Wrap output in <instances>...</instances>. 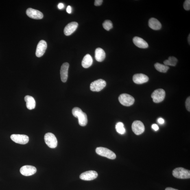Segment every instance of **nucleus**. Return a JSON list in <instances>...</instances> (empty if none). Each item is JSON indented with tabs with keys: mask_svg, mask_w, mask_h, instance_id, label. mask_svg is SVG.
Instances as JSON below:
<instances>
[{
	"mask_svg": "<svg viewBox=\"0 0 190 190\" xmlns=\"http://www.w3.org/2000/svg\"><path fill=\"white\" fill-rule=\"evenodd\" d=\"M72 113L74 117L78 119L79 124L81 126H85L87 124L88 119L87 114L77 107L74 108L72 110Z\"/></svg>",
	"mask_w": 190,
	"mask_h": 190,
	"instance_id": "nucleus-1",
	"label": "nucleus"
},
{
	"mask_svg": "<svg viewBox=\"0 0 190 190\" xmlns=\"http://www.w3.org/2000/svg\"><path fill=\"white\" fill-rule=\"evenodd\" d=\"M172 174L173 176L176 178L180 179L190 178V170L184 169L183 168H176L173 170Z\"/></svg>",
	"mask_w": 190,
	"mask_h": 190,
	"instance_id": "nucleus-2",
	"label": "nucleus"
},
{
	"mask_svg": "<svg viewBox=\"0 0 190 190\" xmlns=\"http://www.w3.org/2000/svg\"><path fill=\"white\" fill-rule=\"evenodd\" d=\"M95 151L97 154L99 155L105 157L109 159L114 160L116 157L115 153L105 147H98L96 149Z\"/></svg>",
	"mask_w": 190,
	"mask_h": 190,
	"instance_id": "nucleus-3",
	"label": "nucleus"
},
{
	"mask_svg": "<svg viewBox=\"0 0 190 190\" xmlns=\"http://www.w3.org/2000/svg\"><path fill=\"white\" fill-rule=\"evenodd\" d=\"M118 99L121 104L126 106L132 105L135 101L133 97L127 94H121L120 95Z\"/></svg>",
	"mask_w": 190,
	"mask_h": 190,
	"instance_id": "nucleus-4",
	"label": "nucleus"
},
{
	"mask_svg": "<svg viewBox=\"0 0 190 190\" xmlns=\"http://www.w3.org/2000/svg\"><path fill=\"white\" fill-rule=\"evenodd\" d=\"M44 139L46 144L51 148H55L58 145V141L55 136L51 133L46 134Z\"/></svg>",
	"mask_w": 190,
	"mask_h": 190,
	"instance_id": "nucleus-5",
	"label": "nucleus"
},
{
	"mask_svg": "<svg viewBox=\"0 0 190 190\" xmlns=\"http://www.w3.org/2000/svg\"><path fill=\"white\" fill-rule=\"evenodd\" d=\"M106 85L105 81L103 79H99L94 81L90 85V89L93 92H99L105 87Z\"/></svg>",
	"mask_w": 190,
	"mask_h": 190,
	"instance_id": "nucleus-6",
	"label": "nucleus"
},
{
	"mask_svg": "<svg viewBox=\"0 0 190 190\" xmlns=\"http://www.w3.org/2000/svg\"><path fill=\"white\" fill-rule=\"evenodd\" d=\"M165 96V90L162 89H158L155 90L152 95L153 101L155 103H159L164 100Z\"/></svg>",
	"mask_w": 190,
	"mask_h": 190,
	"instance_id": "nucleus-7",
	"label": "nucleus"
},
{
	"mask_svg": "<svg viewBox=\"0 0 190 190\" xmlns=\"http://www.w3.org/2000/svg\"><path fill=\"white\" fill-rule=\"evenodd\" d=\"M132 129L134 134L136 135H139L144 132L145 127L142 121H136L133 123Z\"/></svg>",
	"mask_w": 190,
	"mask_h": 190,
	"instance_id": "nucleus-8",
	"label": "nucleus"
},
{
	"mask_svg": "<svg viewBox=\"0 0 190 190\" xmlns=\"http://www.w3.org/2000/svg\"><path fill=\"white\" fill-rule=\"evenodd\" d=\"M11 138L14 142L21 144H26L29 141L28 136L24 134H13Z\"/></svg>",
	"mask_w": 190,
	"mask_h": 190,
	"instance_id": "nucleus-9",
	"label": "nucleus"
},
{
	"mask_svg": "<svg viewBox=\"0 0 190 190\" xmlns=\"http://www.w3.org/2000/svg\"><path fill=\"white\" fill-rule=\"evenodd\" d=\"M20 173L25 176H30L36 172V168L33 166L26 165L23 166L20 169Z\"/></svg>",
	"mask_w": 190,
	"mask_h": 190,
	"instance_id": "nucleus-10",
	"label": "nucleus"
},
{
	"mask_svg": "<svg viewBox=\"0 0 190 190\" xmlns=\"http://www.w3.org/2000/svg\"><path fill=\"white\" fill-rule=\"evenodd\" d=\"M98 174L96 171L90 170L86 171L80 175L81 179L85 181H91L96 178Z\"/></svg>",
	"mask_w": 190,
	"mask_h": 190,
	"instance_id": "nucleus-11",
	"label": "nucleus"
},
{
	"mask_svg": "<svg viewBox=\"0 0 190 190\" xmlns=\"http://www.w3.org/2000/svg\"><path fill=\"white\" fill-rule=\"evenodd\" d=\"M47 42L45 40H40L37 47L36 52V56L40 58L43 56L47 48Z\"/></svg>",
	"mask_w": 190,
	"mask_h": 190,
	"instance_id": "nucleus-12",
	"label": "nucleus"
},
{
	"mask_svg": "<svg viewBox=\"0 0 190 190\" xmlns=\"http://www.w3.org/2000/svg\"><path fill=\"white\" fill-rule=\"evenodd\" d=\"M26 14L29 17L36 20L41 19L43 17V14L40 11L31 8L27 9Z\"/></svg>",
	"mask_w": 190,
	"mask_h": 190,
	"instance_id": "nucleus-13",
	"label": "nucleus"
},
{
	"mask_svg": "<svg viewBox=\"0 0 190 190\" xmlns=\"http://www.w3.org/2000/svg\"><path fill=\"white\" fill-rule=\"evenodd\" d=\"M78 24L77 22H73L68 24L64 29V33L66 36H69L76 30Z\"/></svg>",
	"mask_w": 190,
	"mask_h": 190,
	"instance_id": "nucleus-14",
	"label": "nucleus"
},
{
	"mask_svg": "<svg viewBox=\"0 0 190 190\" xmlns=\"http://www.w3.org/2000/svg\"><path fill=\"white\" fill-rule=\"evenodd\" d=\"M149 79L148 77L143 74H137L133 77L134 82L137 84L145 83L148 82Z\"/></svg>",
	"mask_w": 190,
	"mask_h": 190,
	"instance_id": "nucleus-15",
	"label": "nucleus"
},
{
	"mask_svg": "<svg viewBox=\"0 0 190 190\" xmlns=\"http://www.w3.org/2000/svg\"><path fill=\"white\" fill-rule=\"evenodd\" d=\"M69 67V64L66 62L63 64L61 67L60 75L61 80L64 82H67L68 77V70Z\"/></svg>",
	"mask_w": 190,
	"mask_h": 190,
	"instance_id": "nucleus-16",
	"label": "nucleus"
},
{
	"mask_svg": "<svg viewBox=\"0 0 190 190\" xmlns=\"http://www.w3.org/2000/svg\"><path fill=\"white\" fill-rule=\"evenodd\" d=\"M133 41L137 47L141 48H147L149 46L148 44L144 40L138 37H134L133 39Z\"/></svg>",
	"mask_w": 190,
	"mask_h": 190,
	"instance_id": "nucleus-17",
	"label": "nucleus"
},
{
	"mask_svg": "<svg viewBox=\"0 0 190 190\" xmlns=\"http://www.w3.org/2000/svg\"><path fill=\"white\" fill-rule=\"evenodd\" d=\"M149 27L154 30H159L161 29L162 25L160 22L157 19L152 18L149 21Z\"/></svg>",
	"mask_w": 190,
	"mask_h": 190,
	"instance_id": "nucleus-18",
	"label": "nucleus"
},
{
	"mask_svg": "<svg viewBox=\"0 0 190 190\" xmlns=\"http://www.w3.org/2000/svg\"><path fill=\"white\" fill-rule=\"evenodd\" d=\"M106 53L104 50L98 48L96 49L95 53V58L98 61L102 62L105 59Z\"/></svg>",
	"mask_w": 190,
	"mask_h": 190,
	"instance_id": "nucleus-19",
	"label": "nucleus"
},
{
	"mask_svg": "<svg viewBox=\"0 0 190 190\" xmlns=\"http://www.w3.org/2000/svg\"><path fill=\"white\" fill-rule=\"evenodd\" d=\"M25 100L26 102V106L29 110L34 109L35 108L36 101L34 98L30 95H27L25 98Z\"/></svg>",
	"mask_w": 190,
	"mask_h": 190,
	"instance_id": "nucleus-20",
	"label": "nucleus"
},
{
	"mask_svg": "<svg viewBox=\"0 0 190 190\" xmlns=\"http://www.w3.org/2000/svg\"><path fill=\"white\" fill-rule=\"evenodd\" d=\"M93 59L90 54H86L84 57L82 62V67L85 69L89 68L93 64Z\"/></svg>",
	"mask_w": 190,
	"mask_h": 190,
	"instance_id": "nucleus-21",
	"label": "nucleus"
},
{
	"mask_svg": "<svg viewBox=\"0 0 190 190\" xmlns=\"http://www.w3.org/2000/svg\"><path fill=\"white\" fill-rule=\"evenodd\" d=\"M154 66L157 71L162 73L167 72L168 70L169 69L168 66H166L165 64H160L159 63H156L155 64Z\"/></svg>",
	"mask_w": 190,
	"mask_h": 190,
	"instance_id": "nucleus-22",
	"label": "nucleus"
},
{
	"mask_svg": "<svg viewBox=\"0 0 190 190\" xmlns=\"http://www.w3.org/2000/svg\"><path fill=\"white\" fill-rule=\"evenodd\" d=\"M178 59L174 56L169 57L168 60H165L164 61L165 65L168 66H175L178 62Z\"/></svg>",
	"mask_w": 190,
	"mask_h": 190,
	"instance_id": "nucleus-23",
	"label": "nucleus"
},
{
	"mask_svg": "<svg viewBox=\"0 0 190 190\" xmlns=\"http://www.w3.org/2000/svg\"><path fill=\"white\" fill-rule=\"evenodd\" d=\"M116 129L119 134H123L126 132V130L124 127V125L121 122L118 123L116 125Z\"/></svg>",
	"mask_w": 190,
	"mask_h": 190,
	"instance_id": "nucleus-24",
	"label": "nucleus"
},
{
	"mask_svg": "<svg viewBox=\"0 0 190 190\" xmlns=\"http://www.w3.org/2000/svg\"><path fill=\"white\" fill-rule=\"evenodd\" d=\"M103 27L107 31H109L113 27V24L110 20L105 21L103 24Z\"/></svg>",
	"mask_w": 190,
	"mask_h": 190,
	"instance_id": "nucleus-25",
	"label": "nucleus"
},
{
	"mask_svg": "<svg viewBox=\"0 0 190 190\" xmlns=\"http://www.w3.org/2000/svg\"><path fill=\"white\" fill-rule=\"evenodd\" d=\"M184 8L186 10H189L190 9V1L186 0L184 3Z\"/></svg>",
	"mask_w": 190,
	"mask_h": 190,
	"instance_id": "nucleus-26",
	"label": "nucleus"
},
{
	"mask_svg": "<svg viewBox=\"0 0 190 190\" xmlns=\"http://www.w3.org/2000/svg\"><path fill=\"white\" fill-rule=\"evenodd\" d=\"M186 107L188 111H190V98L189 97L186 101Z\"/></svg>",
	"mask_w": 190,
	"mask_h": 190,
	"instance_id": "nucleus-27",
	"label": "nucleus"
},
{
	"mask_svg": "<svg viewBox=\"0 0 190 190\" xmlns=\"http://www.w3.org/2000/svg\"><path fill=\"white\" fill-rule=\"evenodd\" d=\"M103 0H95V6H100L103 3Z\"/></svg>",
	"mask_w": 190,
	"mask_h": 190,
	"instance_id": "nucleus-28",
	"label": "nucleus"
},
{
	"mask_svg": "<svg viewBox=\"0 0 190 190\" xmlns=\"http://www.w3.org/2000/svg\"><path fill=\"white\" fill-rule=\"evenodd\" d=\"M152 128L155 131H157L159 130V127L156 124H153L152 125Z\"/></svg>",
	"mask_w": 190,
	"mask_h": 190,
	"instance_id": "nucleus-29",
	"label": "nucleus"
},
{
	"mask_svg": "<svg viewBox=\"0 0 190 190\" xmlns=\"http://www.w3.org/2000/svg\"><path fill=\"white\" fill-rule=\"evenodd\" d=\"M158 123L160 124H163L165 123V121L164 120L161 118H160L157 120Z\"/></svg>",
	"mask_w": 190,
	"mask_h": 190,
	"instance_id": "nucleus-30",
	"label": "nucleus"
},
{
	"mask_svg": "<svg viewBox=\"0 0 190 190\" xmlns=\"http://www.w3.org/2000/svg\"><path fill=\"white\" fill-rule=\"evenodd\" d=\"M66 11H67L68 13L71 14L72 11L71 7L70 6H68L67 7V9H66Z\"/></svg>",
	"mask_w": 190,
	"mask_h": 190,
	"instance_id": "nucleus-31",
	"label": "nucleus"
},
{
	"mask_svg": "<svg viewBox=\"0 0 190 190\" xmlns=\"http://www.w3.org/2000/svg\"><path fill=\"white\" fill-rule=\"evenodd\" d=\"M64 5L62 3H60L58 5V8L59 9H62L64 8Z\"/></svg>",
	"mask_w": 190,
	"mask_h": 190,
	"instance_id": "nucleus-32",
	"label": "nucleus"
},
{
	"mask_svg": "<svg viewBox=\"0 0 190 190\" xmlns=\"http://www.w3.org/2000/svg\"><path fill=\"white\" fill-rule=\"evenodd\" d=\"M165 190H178L173 189V188H172L168 187L165 189Z\"/></svg>",
	"mask_w": 190,
	"mask_h": 190,
	"instance_id": "nucleus-33",
	"label": "nucleus"
},
{
	"mask_svg": "<svg viewBox=\"0 0 190 190\" xmlns=\"http://www.w3.org/2000/svg\"><path fill=\"white\" fill-rule=\"evenodd\" d=\"M190 35H189V38H188V41H189V44H190Z\"/></svg>",
	"mask_w": 190,
	"mask_h": 190,
	"instance_id": "nucleus-34",
	"label": "nucleus"
}]
</instances>
